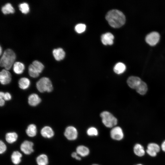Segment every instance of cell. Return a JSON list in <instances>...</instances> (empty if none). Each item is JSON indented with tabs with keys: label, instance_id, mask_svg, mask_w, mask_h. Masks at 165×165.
<instances>
[{
	"label": "cell",
	"instance_id": "6da1fadb",
	"mask_svg": "<svg viewBox=\"0 0 165 165\" xmlns=\"http://www.w3.org/2000/svg\"><path fill=\"white\" fill-rule=\"evenodd\" d=\"M105 18L109 25L115 28L122 26L126 21L123 13L117 9H113L108 11L106 14Z\"/></svg>",
	"mask_w": 165,
	"mask_h": 165
},
{
	"label": "cell",
	"instance_id": "7a4b0ae2",
	"mask_svg": "<svg viewBox=\"0 0 165 165\" xmlns=\"http://www.w3.org/2000/svg\"><path fill=\"white\" fill-rule=\"evenodd\" d=\"M15 58V54L12 50L10 49L6 50L0 58L1 66L4 67L7 70H9L11 68Z\"/></svg>",
	"mask_w": 165,
	"mask_h": 165
},
{
	"label": "cell",
	"instance_id": "3957f363",
	"mask_svg": "<svg viewBox=\"0 0 165 165\" xmlns=\"http://www.w3.org/2000/svg\"><path fill=\"white\" fill-rule=\"evenodd\" d=\"M100 116L102 123L106 127L112 128L116 126L117 124L118 120L116 118L108 111L102 112Z\"/></svg>",
	"mask_w": 165,
	"mask_h": 165
},
{
	"label": "cell",
	"instance_id": "277c9868",
	"mask_svg": "<svg viewBox=\"0 0 165 165\" xmlns=\"http://www.w3.org/2000/svg\"><path fill=\"white\" fill-rule=\"evenodd\" d=\"M38 90L40 92H50L53 90L52 83L49 78L43 77L40 79L36 83Z\"/></svg>",
	"mask_w": 165,
	"mask_h": 165
},
{
	"label": "cell",
	"instance_id": "5b68a950",
	"mask_svg": "<svg viewBox=\"0 0 165 165\" xmlns=\"http://www.w3.org/2000/svg\"><path fill=\"white\" fill-rule=\"evenodd\" d=\"M110 136L113 140L120 141L124 138V134L120 127L116 126L112 128L110 132Z\"/></svg>",
	"mask_w": 165,
	"mask_h": 165
},
{
	"label": "cell",
	"instance_id": "8992f818",
	"mask_svg": "<svg viewBox=\"0 0 165 165\" xmlns=\"http://www.w3.org/2000/svg\"><path fill=\"white\" fill-rule=\"evenodd\" d=\"M64 134L65 138L70 141L76 140L79 135L78 132L76 128L71 126H68L66 128Z\"/></svg>",
	"mask_w": 165,
	"mask_h": 165
},
{
	"label": "cell",
	"instance_id": "52a82bcc",
	"mask_svg": "<svg viewBox=\"0 0 165 165\" xmlns=\"http://www.w3.org/2000/svg\"><path fill=\"white\" fill-rule=\"evenodd\" d=\"M161 150L160 146L155 142H150L147 145L146 153L152 157H156Z\"/></svg>",
	"mask_w": 165,
	"mask_h": 165
},
{
	"label": "cell",
	"instance_id": "ba28073f",
	"mask_svg": "<svg viewBox=\"0 0 165 165\" xmlns=\"http://www.w3.org/2000/svg\"><path fill=\"white\" fill-rule=\"evenodd\" d=\"M160 35L158 33L154 31L148 34L145 38L146 42L151 46H154L159 42Z\"/></svg>",
	"mask_w": 165,
	"mask_h": 165
},
{
	"label": "cell",
	"instance_id": "9c48e42d",
	"mask_svg": "<svg viewBox=\"0 0 165 165\" xmlns=\"http://www.w3.org/2000/svg\"><path fill=\"white\" fill-rule=\"evenodd\" d=\"M11 80V75L10 72L6 69L2 70L0 73V81L2 85L9 83Z\"/></svg>",
	"mask_w": 165,
	"mask_h": 165
},
{
	"label": "cell",
	"instance_id": "30bf717a",
	"mask_svg": "<svg viewBox=\"0 0 165 165\" xmlns=\"http://www.w3.org/2000/svg\"><path fill=\"white\" fill-rule=\"evenodd\" d=\"M33 143L30 141H25L21 145L20 148L24 154L29 155L33 152Z\"/></svg>",
	"mask_w": 165,
	"mask_h": 165
},
{
	"label": "cell",
	"instance_id": "8fae6325",
	"mask_svg": "<svg viewBox=\"0 0 165 165\" xmlns=\"http://www.w3.org/2000/svg\"><path fill=\"white\" fill-rule=\"evenodd\" d=\"M75 152L82 158L88 156L90 153V148L87 146L83 145L77 146L76 148Z\"/></svg>",
	"mask_w": 165,
	"mask_h": 165
},
{
	"label": "cell",
	"instance_id": "7c38bea8",
	"mask_svg": "<svg viewBox=\"0 0 165 165\" xmlns=\"http://www.w3.org/2000/svg\"><path fill=\"white\" fill-rule=\"evenodd\" d=\"M133 151L134 154L137 156L142 157L144 156L146 153V150L141 144L137 143L133 146Z\"/></svg>",
	"mask_w": 165,
	"mask_h": 165
},
{
	"label": "cell",
	"instance_id": "4fadbf2b",
	"mask_svg": "<svg viewBox=\"0 0 165 165\" xmlns=\"http://www.w3.org/2000/svg\"><path fill=\"white\" fill-rule=\"evenodd\" d=\"M141 81L140 78L138 77L131 76L128 79L127 82L130 87L135 89Z\"/></svg>",
	"mask_w": 165,
	"mask_h": 165
},
{
	"label": "cell",
	"instance_id": "5bb4252c",
	"mask_svg": "<svg viewBox=\"0 0 165 165\" xmlns=\"http://www.w3.org/2000/svg\"><path fill=\"white\" fill-rule=\"evenodd\" d=\"M114 36L111 33L107 32L103 34L101 37V41L104 45H112L113 43Z\"/></svg>",
	"mask_w": 165,
	"mask_h": 165
},
{
	"label": "cell",
	"instance_id": "9a60e30c",
	"mask_svg": "<svg viewBox=\"0 0 165 165\" xmlns=\"http://www.w3.org/2000/svg\"><path fill=\"white\" fill-rule=\"evenodd\" d=\"M41 100L38 95L36 94H32L30 95L28 97V103L32 106H35L38 105Z\"/></svg>",
	"mask_w": 165,
	"mask_h": 165
},
{
	"label": "cell",
	"instance_id": "2e32d148",
	"mask_svg": "<svg viewBox=\"0 0 165 165\" xmlns=\"http://www.w3.org/2000/svg\"><path fill=\"white\" fill-rule=\"evenodd\" d=\"M41 134L44 137L47 138H50L52 137L54 133L52 128L49 126H45L41 130Z\"/></svg>",
	"mask_w": 165,
	"mask_h": 165
},
{
	"label": "cell",
	"instance_id": "e0dca14e",
	"mask_svg": "<svg viewBox=\"0 0 165 165\" xmlns=\"http://www.w3.org/2000/svg\"><path fill=\"white\" fill-rule=\"evenodd\" d=\"M53 54L55 59L58 61L63 59L65 56L64 51L61 48L54 49L53 51Z\"/></svg>",
	"mask_w": 165,
	"mask_h": 165
},
{
	"label": "cell",
	"instance_id": "ac0fdd59",
	"mask_svg": "<svg viewBox=\"0 0 165 165\" xmlns=\"http://www.w3.org/2000/svg\"><path fill=\"white\" fill-rule=\"evenodd\" d=\"M24 68V65L23 63L20 62H16L13 64V69L15 73L20 74L23 72Z\"/></svg>",
	"mask_w": 165,
	"mask_h": 165
},
{
	"label": "cell",
	"instance_id": "d6986e66",
	"mask_svg": "<svg viewBox=\"0 0 165 165\" xmlns=\"http://www.w3.org/2000/svg\"><path fill=\"white\" fill-rule=\"evenodd\" d=\"M19 86L20 88L23 90L28 89L30 84V81L28 78H22L20 79L18 82Z\"/></svg>",
	"mask_w": 165,
	"mask_h": 165
},
{
	"label": "cell",
	"instance_id": "ffe728a7",
	"mask_svg": "<svg viewBox=\"0 0 165 165\" xmlns=\"http://www.w3.org/2000/svg\"><path fill=\"white\" fill-rule=\"evenodd\" d=\"M126 69V66L122 62H118L115 65L113 70L116 74H120L123 73Z\"/></svg>",
	"mask_w": 165,
	"mask_h": 165
},
{
	"label": "cell",
	"instance_id": "44dd1931",
	"mask_svg": "<svg viewBox=\"0 0 165 165\" xmlns=\"http://www.w3.org/2000/svg\"><path fill=\"white\" fill-rule=\"evenodd\" d=\"M21 154L18 151H14L12 154L11 159L12 162L15 164H19L21 161Z\"/></svg>",
	"mask_w": 165,
	"mask_h": 165
},
{
	"label": "cell",
	"instance_id": "7402d4cb",
	"mask_svg": "<svg viewBox=\"0 0 165 165\" xmlns=\"http://www.w3.org/2000/svg\"><path fill=\"white\" fill-rule=\"evenodd\" d=\"M135 90L138 93L141 95H143L146 93L147 91V85L145 82L141 81Z\"/></svg>",
	"mask_w": 165,
	"mask_h": 165
},
{
	"label": "cell",
	"instance_id": "603a6c76",
	"mask_svg": "<svg viewBox=\"0 0 165 165\" xmlns=\"http://www.w3.org/2000/svg\"><path fill=\"white\" fill-rule=\"evenodd\" d=\"M18 135L15 132H11L7 133L6 135V140L9 143H12L15 142L17 140Z\"/></svg>",
	"mask_w": 165,
	"mask_h": 165
},
{
	"label": "cell",
	"instance_id": "cb8c5ba5",
	"mask_svg": "<svg viewBox=\"0 0 165 165\" xmlns=\"http://www.w3.org/2000/svg\"><path fill=\"white\" fill-rule=\"evenodd\" d=\"M26 133L30 137L35 136L37 134L36 126L34 124L29 125L26 130Z\"/></svg>",
	"mask_w": 165,
	"mask_h": 165
},
{
	"label": "cell",
	"instance_id": "d4e9b609",
	"mask_svg": "<svg viewBox=\"0 0 165 165\" xmlns=\"http://www.w3.org/2000/svg\"><path fill=\"white\" fill-rule=\"evenodd\" d=\"M36 162L38 165H47L48 162V157L44 154L40 155L37 158Z\"/></svg>",
	"mask_w": 165,
	"mask_h": 165
},
{
	"label": "cell",
	"instance_id": "484cf974",
	"mask_svg": "<svg viewBox=\"0 0 165 165\" xmlns=\"http://www.w3.org/2000/svg\"><path fill=\"white\" fill-rule=\"evenodd\" d=\"M1 10L4 14L13 13L15 11L14 8L9 3H7L3 6L2 7Z\"/></svg>",
	"mask_w": 165,
	"mask_h": 165
},
{
	"label": "cell",
	"instance_id": "4316f807",
	"mask_svg": "<svg viewBox=\"0 0 165 165\" xmlns=\"http://www.w3.org/2000/svg\"><path fill=\"white\" fill-rule=\"evenodd\" d=\"M86 133L89 137H97L99 134V132L96 128L91 127L88 128L86 131Z\"/></svg>",
	"mask_w": 165,
	"mask_h": 165
},
{
	"label": "cell",
	"instance_id": "83f0119b",
	"mask_svg": "<svg viewBox=\"0 0 165 165\" xmlns=\"http://www.w3.org/2000/svg\"><path fill=\"white\" fill-rule=\"evenodd\" d=\"M28 69L29 74L30 76L34 78H37L38 76L39 73L35 68L32 64L29 65Z\"/></svg>",
	"mask_w": 165,
	"mask_h": 165
},
{
	"label": "cell",
	"instance_id": "f1b7e54d",
	"mask_svg": "<svg viewBox=\"0 0 165 165\" xmlns=\"http://www.w3.org/2000/svg\"><path fill=\"white\" fill-rule=\"evenodd\" d=\"M32 64L39 73L42 72L44 69V65L38 61H34L32 62Z\"/></svg>",
	"mask_w": 165,
	"mask_h": 165
},
{
	"label": "cell",
	"instance_id": "f546056e",
	"mask_svg": "<svg viewBox=\"0 0 165 165\" xmlns=\"http://www.w3.org/2000/svg\"><path fill=\"white\" fill-rule=\"evenodd\" d=\"M19 9L21 12L24 14L28 13L29 10V8L28 4L25 2L20 4L19 5Z\"/></svg>",
	"mask_w": 165,
	"mask_h": 165
},
{
	"label": "cell",
	"instance_id": "4dcf8cb0",
	"mask_svg": "<svg viewBox=\"0 0 165 165\" xmlns=\"http://www.w3.org/2000/svg\"><path fill=\"white\" fill-rule=\"evenodd\" d=\"M86 29V25L83 24H79L75 27V31L78 33H81L84 32Z\"/></svg>",
	"mask_w": 165,
	"mask_h": 165
},
{
	"label": "cell",
	"instance_id": "1f68e13d",
	"mask_svg": "<svg viewBox=\"0 0 165 165\" xmlns=\"http://www.w3.org/2000/svg\"><path fill=\"white\" fill-rule=\"evenodd\" d=\"M12 96L8 92L5 93L3 92L0 93V98H3L5 101H9L11 99Z\"/></svg>",
	"mask_w": 165,
	"mask_h": 165
},
{
	"label": "cell",
	"instance_id": "d6a6232c",
	"mask_svg": "<svg viewBox=\"0 0 165 165\" xmlns=\"http://www.w3.org/2000/svg\"><path fill=\"white\" fill-rule=\"evenodd\" d=\"M6 149V146L2 141H0V153L1 154L4 152Z\"/></svg>",
	"mask_w": 165,
	"mask_h": 165
},
{
	"label": "cell",
	"instance_id": "836d02e7",
	"mask_svg": "<svg viewBox=\"0 0 165 165\" xmlns=\"http://www.w3.org/2000/svg\"><path fill=\"white\" fill-rule=\"evenodd\" d=\"M71 156L72 158L77 161H80L82 160V157L75 151L73 152L72 153Z\"/></svg>",
	"mask_w": 165,
	"mask_h": 165
},
{
	"label": "cell",
	"instance_id": "e575fe53",
	"mask_svg": "<svg viewBox=\"0 0 165 165\" xmlns=\"http://www.w3.org/2000/svg\"><path fill=\"white\" fill-rule=\"evenodd\" d=\"M160 146L161 150L165 152V140L162 141Z\"/></svg>",
	"mask_w": 165,
	"mask_h": 165
},
{
	"label": "cell",
	"instance_id": "d590c367",
	"mask_svg": "<svg viewBox=\"0 0 165 165\" xmlns=\"http://www.w3.org/2000/svg\"><path fill=\"white\" fill-rule=\"evenodd\" d=\"M0 105L1 106H4L5 104V100L3 98H0Z\"/></svg>",
	"mask_w": 165,
	"mask_h": 165
},
{
	"label": "cell",
	"instance_id": "8d00e7d4",
	"mask_svg": "<svg viewBox=\"0 0 165 165\" xmlns=\"http://www.w3.org/2000/svg\"><path fill=\"white\" fill-rule=\"evenodd\" d=\"M91 165H101L98 164V163H94L92 164Z\"/></svg>",
	"mask_w": 165,
	"mask_h": 165
},
{
	"label": "cell",
	"instance_id": "74e56055",
	"mask_svg": "<svg viewBox=\"0 0 165 165\" xmlns=\"http://www.w3.org/2000/svg\"><path fill=\"white\" fill-rule=\"evenodd\" d=\"M134 165H144L143 164H142V163H137V164H135Z\"/></svg>",
	"mask_w": 165,
	"mask_h": 165
},
{
	"label": "cell",
	"instance_id": "f35d334b",
	"mask_svg": "<svg viewBox=\"0 0 165 165\" xmlns=\"http://www.w3.org/2000/svg\"><path fill=\"white\" fill-rule=\"evenodd\" d=\"M0 55H1V53H2V48H1V46H0Z\"/></svg>",
	"mask_w": 165,
	"mask_h": 165
}]
</instances>
